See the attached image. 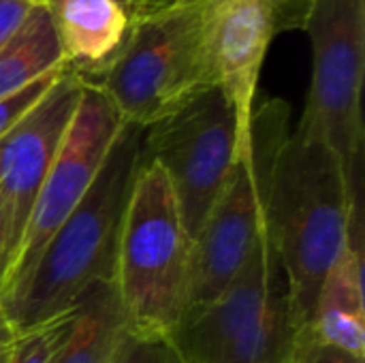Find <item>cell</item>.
I'll use <instances>...</instances> for the list:
<instances>
[{
	"instance_id": "13",
	"label": "cell",
	"mask_w": 365,
	"mask_h": 363,
	"mask_svg": "<svg viewBox=\"0 0 365 363\" xmlns=\"http://www.w3.org/2000/svg\"><path fill=\"white\" fill-rule=\"evenodd\" d=\"M66 64L90 83L120 56L130 21L115 0H58L49 6Z\"/></svg>"
},
{
	"instance_id": "5",
	"label": "cell",
	"mask_w": 365,
	"mask_h": 363,
	"mask_svg": "<svg viewBox=\"0 0 365 363\" xmlns=\"http://www.w3.org/2000/svg\"><path fill=\"white\" fill-rule=\"evenodd\" d=\"M291 107L267 98L255 107L229 180L192 242L186 317L216 300L246 265L267 225V199L274 165L287 141Z\"/></svg>"
},
{
	"instance_id": "2",
	"label": "cell",
	"mask_w": 365,
	"mask_h": 363,
	"mask_svg": "<svg viewBox=\"0 0 365 363\" xmlns=\"http://www.w3.org/2000/svg\"><path fill=\"white\" fill-rule=\"evenodd\" d=\"M143 128L124 122L81 203L45 244L21 291L4 306L15 332L71 312L88 289L115 276L130 190L143 160Z\"/></svg>"
},
{
	"instance_id": "6",
	"label": "cell",
	"mask_w": 365,
	"mask_h": 363,
	"mask_svg": "<svg viewBox=\"0 0 365 363\" xmlns=\"http://www.w3.org/2000/svg\"><path fill=\"white\" fill-rule=\"evenodd\" d=\"M295 336L287 274L265 225L240 274L171 342L182 363H287Z\"/></svg>"
},
{
	"instance_id": "15",
	"label": "cell",
	"mask_w": 365,
	"mask_h": 363,
	"mask_svg": "<svg viewBox=\"0 0 365 363\" xmlns=\"http://www.w3.org/2000/svg\"><path fill=\"white\" fill-rule=\"evenodd\" d=\"M62 66L66 60L51 11L36 2L15 36L0 49V101Z\"/></svg>"
},
{
	"instance_id": "8",
	"label": "cell",
	"mask_w": 365,
	"mask_h": 363,
	"mask_svg": "<svg viewBox=\"0 0 365 363\" xmlns=\"http://www.w3.org/2000/svg\"><path fill=\"white\" fill-rule=\"evenodd\" d=\"M240 145L237 116L220 86L143 128V158L167 175L190 244L222 193Z\"/></svg>"
},
{
	"instance_id": "14",
	"label": "cell",
	"mask_w": 365,
	"mask_h": 363,
	"mask_svg": "<svg viewBox=\"0 0 365 363\" xmlns=\"http://www.w3.org/2000/svg\"><path fill=\"white\" fill-rule=\"evenodd\" d=\"M124 332L126 321L113 280L98 282L77 302L71 329L53 363H109Z\"/></svg>"
},
{
	"instance_id": "10",
	"label": "cell",
	"mask_w": 365,
	"mask_h": 363,
	"mask_svg": "<svg viewBox=\"0 0 365 363\" xmlns=\"http://www.w3.org/2000/svg\"><path fill=\"white\" fill-rule=\"evenodd\" d=\"M81 92L83 79L66 64L49 90L0 137V201L9 223V267L41 184L77 111Z\"/></svg>"
},
{
	"instance_id": "23",
	"label": "cell",
	"mask_w": 365,
	"mask_h": 363,
	"mask_svg": "<svg viewBox=\"0 0 365 363\" xmlns=\"http://www.w3.org/2000/svg\"><path fill=\"white\" fill-rule=\"evenodd\" d=\"M15 338V329L9 321V317L4 315V310L0 308V363L9 362V351Z\"/></svg>"
},
{
	"instance_id": "7",
	"label": "cell",
	"mask_w": 365,
	"mask_h": 363,
	"mask_svg": "<svg viewBox=\"0 0 365 363\" xmlns=\"http://www.w3.org/2000/svg\"><path fill=\"white\" fill-rule=\"evenodd\" d=\"M312 77L295 135L327 145L359 188L364 152L365 0H314L306 30Z\"/></svg>"
},
{
	"instance_id": "3",
	"label": "cell",
	"mask_w": 365,
	"mask_h": 363,
	"mask_svg": "<svg viewBox=\"0 0 365 363\" xmlns=\"http://www.w3.org/2000/svg\"><path fill=\"white\" fill-rule=\"evenodd\" d=\"M190 257L192 244L171 184L156 163L143 158L122 220L113 276L128 332L171 340L188 310Z\"/></svg>"
},
{
	"instance_id": "21",
	"label": "cell",
	"mask_w": 365,
	"mask_h": 363,
	"mask_svg": "<svg viewBox=\"0 0 365 363\" xmlns=\"http://www.w3.org/2000/svg\"><path fill=\"white\" fill-rule=\"evenodd\" d=\"M36 0H0V49L15 36Z\"/></svg>"
},
{
	"instance_id": "20",
	"label": "cell",
	"mask_w": 365,
	"mask_h": 363,
	"mask_svg": "<svg viewBox=\"0 0 365 363\" xmlns=\"http://www.w3.org/2000/svg\"><path fill=\"white\" fill-rule=\"evenodd\" d=\"M36 2H43V4L51 6L58 0H36ZM115 2L126 13V17L130 21V28H133V26H139V24H143L148 19L158 17L160 13H165L171 6H175L180 0H115Z\"/></svg>"
},
{
	"instance_id": "18",
	"label": "cell",
	"mask_w": 365,
	"mask_h": 363,
	"mask_svg": "<svg viewBox=\"0 0 365 363\" xmlns=\"http://www.w3.org/2000/svg\"><path fill=\"white\" fill-rule=\"evenodd\" d=\"M64 68V66H62ZM62 68H56L47 75H43L41 79L32 81L30 86H26L24 90L15 92L13 96L0 101V137L49 90V86L56 81V77L62 73Z\"/></svg>"
},
{
	"instance_id": "22",
	"label": "cell",
	"mask_w": 365,
	"mask_h": 363,
	"mask_svg": "<svg viewBox=\"0 0 365 363\" xmlns=\"http://www.w3.org/2000/svg\"><path fill=\"white\" fill-rule=\"evenodd\" d=\"M9 257H11V248H9V223H6V214L0 201V287L9 267Z\"/></svg>"
},
{
	"instance_id": "9",
	"label": "cell",
	"mask_w": 365,
	"mask_h": 363,
	"mask_svg": "<svg viewBox=\"0 0 365 363\" xmlns=\"http://www.w3.org/2000/svg\"><path fill=\"white\" fill-rule=\"evenodd\" d=\"M122 126L124 120L109 96L96 86L83 83L77 111L41 184L24 237L2 280L0 306L21 291L49 237L81 203Z\"/></svg>"
},
{
	"instance_id": "16",
	"label": "cell",
	"mask_w": 365,
	"mask_h": 363,
	"mask_svg": "<svg viewBox=\"0 0 365 363\" xmlns=\"http://www.w3.org/2000/svg\"><path fill=\"white\" fill-rule=\"evenodd\" d=\"M77 308V306H75ZM75 308L36 327L15 332L6 363H53L75 317Z\"/></svg>"
},
{
	"instance_id": "1",
	"label": "cell",
	"mask_w": 365,
	"mask_h": 363,
	"mask_svg": "<svg viewBox=\"0 0 365 363\" xmlns=\"http://www.w3.org/2000/svg\"><path fill=\"white\" fill-rule=\"evenodd\" d=\"M359 212V188L351 186L338 156L327 145L291 133L274 165L265 220L287 274L297 332L310 325L321 285Z\"/></svg>"
},
{
	"instance_id": "12",
	"label": "cell",
	"mask_w": 365,
	"mask_h": 363,
	"mask_svg": "<svg viewBox=\"0 0 365 363\" xmlns=\"http://www.w3.org/2000/svg\"><path fill=\"white\" fill-rule=\"evenodd\" d=\"M364 229L361 212L353 218L351 235L340 257L327 272L310 325L321 342L365 359V291H364Z\"/></svg>"
},
{
	"instance_id": "4",
	"label": "cell",
	"mask_w": 365,
	"mask_h": 363,
	"mask_svg": "<svg viewBox=\"0 0 365 363\" xmlns=\"http://www.w3.org/2000/svg\"><path fill=\"white\" fill-rule=\"evenodd\" d=\"M212 4L214 0H180L158 17L133 26L120 56L90 81L109 96L124 122L145 128L218 86Z\"/></svg>"
},
{
	"instance_id": "19",
	"label": "cell",
	"mask_w": 365,
	"mask_h": 363,
	"mask_svg": "<svg viewBox=\"0 0 365 363\" xmlns=\"http://www.w3.org/2000/svg\"><path fill=\"white\" fill-rule=\"evenodd\" d=\"M365 359L353 357L342 349L321 342L310 329H302L295 336L291 355L287 363H364Z\"/></svg>"
},
{
	"instance_id": "11",
	"label": "cell",
	"mask_w": 365,
	"mask_h": 363,
	"mask_svg": "<svg viewBox=\"0 0 365 363\" xmlns=\"http://www.w3.org/2000/svg\"><path fill=\"white\" fill-rule=\"evenodd\" d=\"M314 0H214L212 58L216 81L231 101L242 141L248 135L261 68L276 36L306 30Z\"/></svg>"
},
{
	"instance_id": "17",
	"label": "cell",
	"mask_w": 365,
	"mask_h": 363,
	"mask_svg": "<svg viewBox=\"0 0 365 363\" xmlns=\"http://www.w3.org/2000/svg\"><path fill=\"white\" fill-rule=\"evenodd\" d=\"M109 363H182L169 338L124 332Z\"/></svg>"
}]
</instances>
